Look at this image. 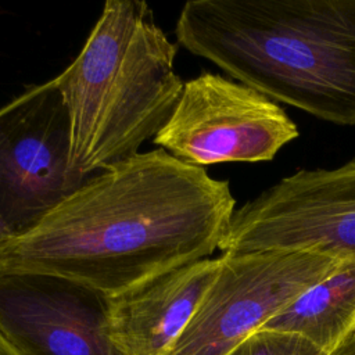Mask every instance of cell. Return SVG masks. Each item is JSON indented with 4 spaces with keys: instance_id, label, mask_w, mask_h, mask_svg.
<instances>
[{
    "instance_id": "cell-14",
    "label": "cell",
    "mask_w": 355,
    "mask_h": 355,
    "mask_svg": "<svg viewBox=\"0 0 355 355\" xmlns=\"http://www.w3.org/2000/svg\"><path fill=\"white\" fill-rule=\"evenodd\" d=\"M14 236V233H12V230L7 226V223L0 218V244L3 243V241H6V240H8L10 237H12Z\"/></svg>"
},
{
    "instance_id": "cell-2",
    "label": "cell",
    "mask_w": 355,
    "mask_h": 355,
    "mask_svg": "<svg viewBox=\"0 0 355 355\" xmlns=\"http://www.w3.org/2000/svg\"><path fill=\"white\" fill-rule=\"evenodd\" d=\"M175 33L275 103L355 125V0H190Z\"/></svg>"
},
{
    "instance_id": "cell-8",
    "label": "cell",
    "mask_w": 355,
    "mask_h": 355,
    "mask_svg": "<svg viewBox=\"0 0 355 355\" xmlns=\"http://www.w3.org/2000/svg\"><path fill=\"white\" fill-rule=\"evenodd\" d=\"M0 336L25 355H126L108 297L51 275L0 270Z\"/></svg>"
},
{
    "instance_id": "cell-7",
    "label": "cell",
    "mask_w": 355,
    "mask_h": 355,
    "mask_svg": "<svg viewBox=\"0 0 355 355\" xmlns=\"http://www.w3.org/2000/svg\"><path fill=\"white\" fill-rule=\"evenodd\" d=\"M87 179L69 171V123L55 78L0 108V218L32 229Z\"/></svg>"
},
{
    "instance_id": "cell-6",
    "label": "cell",
    "mask_w": 355,
    "mask_h": 355,
    "mask_svg": "<svg viewBox=\"0 0 355 355\" xmlns=\"http://www.w3.org/2000/svg\"><path fill=\"white\" fill-rule=\"evenodd\" d=\"M298 135L273 100L237 80L202 72L184 82L169 121L153 140L179 161L204 168L270 161Z\"/></svg>"
},
{
    "instance_id": "cell-1",
    "label": "cell",
    "mask_w": 355,
    "mask_h": 355,
    "mask_svg": "<svg viewBox=\"0 0 355 355\" xmlns=\"http://www.w3.org/2000/svg\"><path fill=\"white\" fill-rule=\"evenodd\" d=\"M234 207L227 180L157 147L90 176L3 241L0 270L62 277L111 298L208 258Z\"/></svg>"
},
{
    "instance_id": "cell-3",
    "label": "cell",
    "mask_w": 355,
    "mask_h": 355,
    "mask_svg": "<svg viewBox=\"0 0 355 355\" xmlns=\"http://www.w3.org/2000/svg\"><path fill=\"white\" fill-rule=\"evenodd\" d=\"M176 51L147 3L105 1L82 50L55 76L72 175L89 179L137 155L166 125L184 86Z\"/></svg>"
},
{
    "instance_id": "cell-5",
    "label": "cell",
    "mask_w": 355,
    "mask_h": 355,
    "mask_svg": "<svg viewBox=\"0 0 355 355\" xmlns=\"http://www.w3.org/2000/svg\"><path fill=\"white\" fill-rule=\"evenodd\" d=\"M219 250L355 259V157L333 169H300L261 191L234 211Z\"/></svg>"
},
{
    "instance_id": "cell-9",
    "label": "cell",
    "mask_w": 355,
    "mask_h": 355,
    "mask_svg": "<svg viewBox=\"0 0 355 355\" xmlns=\"http://www.w3.org/2000/svg\"><path fill=\"white\" fill-rule=\"evenodd\" d=\"M219 258L168 270L108 298L112 336L126 355H168L215 280Z\"/></svg>"
},
{
    "instance_id": "cell-13",
    "label": "cell",
    "mask_w": 355,
    "mask_h": 355,
    "mask_svg": "<svg viewBox=\"0 0 355 355\" xmlns=\"http://www.w3.org/2000/svg\"><path fill=\"white\" fill-rule=\"evenodd\" d=\"M0 355H25L11 343H8L4 337L0 336Z\"/></svg>"
},
{
    "instance_id": "cell-4",
    "label": "cell",
    "mask_w": 355,
    "mask_h": 355,
    "mask_svg": "<svg viewBox=\"0 0 355 355\" xmlns=\"http://www.w3.org/2000/svg\"><path fill=\"white\" fill-rule=\"evenodd\" d=\"M348 261L312 251L223 254L215 280L168 355H227Z\"/></svg>"
},
{
    "instance_id": "cell-10",
    "label": "cell",
    "mask_w": 355,
    "mask_h": 355,
    "mask_svg": "<svg viewBox=\"0 0 355 355\" xmlns=\"http://www.w3.org/2000/svg\"><path fill=\"white\" fill-rule=\"evenodd\" d=\"M262 329L300 334L330 354L355 331V259L305 290Z\"/></svg>"
},
{
    "instance_id": "cell-12",
    "label": "cell",
    "mask_w": 355,
    "mask_h": 355,
    "mask_svg": "<svg viewBox=\"0 0 355 355\" xmlns=\"http://www.w3.org/2000/svg\"><path fill=\"white\" fill-rule=\"evenodd\" d=\"M329 355H355V331L349 334L340 345H337Z\"/></svg>"
},
{
    "instance_id": "cell-11",
    "label": "cell",
    "mask_w": 355,
    "mask_h": 355,
    "mask_svg": "<svg viewBox=\"0 0 355 355\" xmlns=\"http://www.w3.org/2000/svg\"><path fill=\"white\" fill-rule=\"evenodd\" d=\"M227 355H329L300 334L258 329Z\"/></svg>"
}]
</instances>
